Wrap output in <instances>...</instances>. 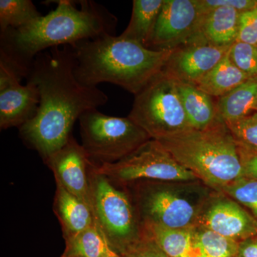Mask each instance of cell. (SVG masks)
I'll return each mask as SVG.
<instances>
[{
  "mask_svg": "<svg viewBox=\"0 0 257 257\" xmlns=\"http://www.w3.org/2000/svg\"><path fill=\"white\" fill-rule=\"evenodd\" d=\"M54 211L62 225L64 239L96 225L91 209L58 183Z\"/></svg>",
  "mask_w": 257,
  "mask_h": 257,
  "instance_id": "cell-15",
  "label": "cell"
},
{
  "mask_svg": "<svg viewBox=\"0 0 257 257\" xmlns=\"http://www.w3.org/2000/svg\"><path fill=\"white\" fill-rule=\"evenodd\" d=\"M257 103V78H249L216 101L219 116L225 123L251 114Z\"/></svg>",
  "mask_w": 257,
  "mask_h": 257,
  "instance_id": "cell-20",
  "label": "cell"
},
{
  "mask_svg": "<svg viewBox=\"0 0 257 257\" xmlns=\"http://www.w3.org/2000/svg\"><path fill=\"white\" fill-rule=\"evenodd\" d=\"M77 80L87 87L116 84L136 95L163 70L172 50H153L133 40L104 35L74 45Z\"/></svg>",
  "mask_w": 257,
  "mask_h": 257,
  "instance_id": "cell-3",
  "label": "cell"
},
{
  "mask_svg": "<svg viewBox=\"0 0 257 257\" xmlns=\"http://www.w3.org/2000/svg\"><path fill=\"white\" fill-rule=\"evenodd\" d=\"M239 147L242 177L257 181V151Z\"/></svg>",
  "mask_w": 257,
  "mask_h": 257,
  "instance_id": "cell-31",
  "label": "cell"
},
{
  "mask_svg": "<svg viewBox=\"0 0 257 257\" xmlns=\"http://www.w3.org/2000/svg\"><path fill=\"white\" fill-rule=\"evenodd\" d=\"M229 49L214 46L205 40L193 42L172 50L162 72L176 82L195 85Z\"/></svg>",
  "mask_w": 257,
  "mask_h": 257,
  "instance_id": "cell-13",
  "label": "cell"
},
{
  "mask_svg": "<svg viewBox=\"0 0 257 257\" xmlns=\"http://www.w3.org/2000/svg\"><path fill=\"white\" fill-rule=\"evenodd\" d=\"M196 226L241 242L257 235V220L234 201H216L201 213Z\"/></svg>",
  "mask_w": 257,
  "mask_h": 257,
  "instance_id": "cell-14",
  "label": "cell"
},
{
  "mask_svg": "<svg viewBox=\"0 0 257 257\" xmlns=\"http://www.w3.org/2000/svg\"><path fill=\"white\" fill-rule=\"evenodd\" d=\"M164 3L165 0H134L131 20L119 36L148 48Z\"/></svg>",
  "mask_w": 257,
  "mask_h": 257,
  "instance_id": "cell-18",
  "label": "cell"
},
{
  "mask_svg": "<svg viewBox=\"0 0 257 257\" xmlns=\"http://www.w3.org/2000/svg\"><path fill=\"white\" fill-rule=\"evenodd\" d=\"M53 172L56 183L80 199L94 216L89 174L94 165L73 137L62 148L45 160Z\"/></svg>",
  "mask_w": 257,
  "mask_h": 257,
  "instance_id": "cell-12",
  "label": "cell"
},
{
  "mask_svg": "<svg viewBox=\"0 0 257 257\" xmlns=\"http://www.w3.org/2000/svg\"><path fill=\"white\" fill-rule=\"evenodd\" d=\"M28 69L0 52V127H21L36 116L40 103L38 88L28 81Z\"/></svg>",
  "mask_w": 257,
  "mask_h": 257,
  "instance_id": "cell-10",
  "label": "cell"
},
{
  "mask_svg": "<svg viewBox=\"0 0 257 257\" xmlns=\"http://www.w3.org/2000/svg\"><path fill=\"white\" fill-rule=\"evenodd\" d=\"M105 257H121L120 256H105Z\"/></svg>",
  "mask_w": 257,
  "mask_h": 257,
  "instance_id": "cell-34",
  "label": "cell"
},
{
  "mask_svg": "<svg viewBox=\"0 0 257 257\" xmlns=\"http://www.w3.org/2000/svg\"><path fill=\"white\" fill-rule=\"evenodd\" d=\"M65 248L61 257L119 256L111 248L96 225L65 238Z\"/></svg>",
  "mask_w": 257,
  "mask_h": 257,
  "instance_id": "cell-22",
  "label": "cell"
},
{
  "mask_svg": "<svg viewBox=\"0 0 257 257\" xmlns=\"http://www.w3.org/2000/svg\"><path fill=\"white\" fill-rule=\"evenodd\" d=\"M123 257H169L159 246L156 241L145 232V236L127 253Z\"/></svg>",
  "mask_w": 257,
  "mask_h": 257,
  "instance_id": "cell-30",
  "label": "cell"
},
{
  "mask_svg": "<svg viewBox=\"0 0 257 257\" xmlns=\"http://www.w3.org/2000/svg\"><path fill=\"white\" fill-rule=\"evenodd\" d=\"M143 224L145 232L169 257H197L193 244L194 227L171 229L157 224Z\"/></svg>",
  "mask_w": 257,
  "mask_h": 257,
  "instance_id": "cell-21",
  "label": "cell"
},
{
  "mask_svg": "<svg viewBox=\"0 0 257 257\" xmlns=\"http://www.w3.org/2000/svg\"><path fill=\"white\" fill-rule=\"evenodd\" d=\"M236 257H257V237L254 236L239 242Z\"/></svg>",
  "mask_w": 257,
  "mask_h": 257,
  "instance_id": "cell-32",
  "label": "cell"
},
{
  "mask_svg": "<svg viewBox=\"0 0 257 257\" xmlns=\"http://www.w3.org/2000/svg\"><path fill=\"white\" fill-rule=\"evenodd\" d=\"M236 42L257 46V8L240 15Z\"/></svg>",
  "mask_w": 257,
  "mask_h": 257,
  "instance_id": "cell-28",
  "label": "cell"
},
{
  "mask_svg": "<svg viewBox=\"0 0 257 257\" xmlns=\"http://www.w3.org/2000/svg\"><path fill=\"white\" fill-rule=\"evenodd\" d=\"M138 206L142 223L171 229L195 227L201 211L181 191L166 184L148 182L138 188Z\"/></svg>",
  "mask_w": 257,
  "mask_h": 257,
  "instance_id": "cell-9",
  "label": "cell"
},
{
  "mask_svg": "<svg viewBox=\"0 0 257 257\" xmlns=\"http://www.w3.org/2000/svg\"><path fill=\"white\" fill-rule=\"evenodd\" d=\"M226 124L238 146L257 151V111Z\"/></svg>",
  "mask_w": 257,
  "mask_h": 257,
  "instance_id": "cell-25",
  "label": "cell"
},
{
  "mask_svg": "<svg viewBox=\"0 0 257 257\" xmlns=\"http://www.w3.org/2000/svg\"><path fill=\"white\" fill-rule=\"evenodd\" d=\"M42 16L30 0H1L0 33L28 26Z\"/></svg>",
  "mask_w": 257,
  "mask_h": 257,
  "instance_id": "cell-24",
  "label": "cell"
},
{
  "mask_svg": "<svg viewBox=\"0 0 257 257\" xmlns=\"http://www.w3.org/2000/svg\"><path fill=\"white\" fill-rule=\"evenodd\" d=\"M241 13L230 8H219L204 15L202 35L214 46L231 47L237 40Z\"/></svg>",
  "mask_w": 257,
  "mask_h": 257,
  "instance_id": "cell-17",
  "label": "cell"
},
{
  "mask_svg": "<svg viewBox=\"0 0 257 257\" xmlns=\"http://www.w3.org/2000/svg\"><path fill=\"white\" fill-rule=\"evenodd\" d=\"M248 79L249 77L231 60L228 51L219 63L194 86L212 97L219 99Z\"/></svg>",
  "mask_w": 257,
  "mask_h": 257,
  "instance_id": "cell-19",
  "label": "cell"
},
{
  "mask_svg": "<svg viewBox=\"0 0 257 257\" xmlns=\"http://www.w3.org/2000/svg\"><path fill=\"white\" fill-rule=\"evenodd\" d=\"M221 192L248 208L257 218V181L241 177Z\"/></svg>",
  "mask_w": 257,
  "mask_h": 257,
  "instance_id": "cell-26",
  "label": "cell"
},
{
  "mask_svg": "<svg viewBox=\"0 0 257 257\" xmlns=\"http://www.w3.org/2000/svg\"><path fill=\"white\" fill-rule=\"evenodd\" d=\"M184 168L218 192L242 177L239 147L222 119L157 140Z\"/></svg>",
  "mask_w": 257,
  "mask_h": 257,
  "instance_id": "cell-4",
  "label": "cell"
},
{
  "mask_svg": "<svg viewBox=\"0 0 257 257\" xmlns=\"http://www.w3.org/2000/svg\"><path fill=\"white\" fill-rule=\"evenodd\" d=\"M176 82V81H175ZM179 96L191 126L194 130H205L222 119L212 96L193 84L176 82Z\"/></svg>",
  "mask_w": 257,
  "mask_h": 257,
  "instance_id": "cell-16",
  "label": "cell"
},
{
  "mask_svg": "<svg viewBox=\"0 0 257 257\" xmlns=\"http://www.w3.org/2000/svg\"><path fill=\"white\" fill-rule=\"evenodd\" d=\"M197 3L204 15L219 8H234L241 13L257 8V0H197Z\"/></svg>",
  "mask_w": 257,
  "mask_h": 257,
  "instance_id": "cell-29",
  "label": "cell"
},
{
  "mask_svg": "<svg viewBox=\"0 0 257 257\" xmlns=\"http://www.w3.org/2000/svg\"><path fill=\"white\" fill-rule=\"evenodd\" d=\"M128 117L152 140H160L192 128L177 83L162 71L135 96Z\"/></svg>",
  "mask_w": 257,
  "mask_h": 257,
  "instance_id": "cell-6",
  "label": "cell"
},
{
  "mask_svg": "<svg viewBox=\"0 0 257 257\" xmlns=\"http://www.w3.org/2000/svg\"><path fill=\"white\" fill-rule=\"evenodd\" d=\"M193 244L197 257H236L239 242L211 230L195 226Z\"/></svg>",
  "mask_w": 257,
  "mask_h": 257,
  "instance_id": "cell-23",
  "label": "cell"
},
{
  "mask_svg": "<svg viewBox=\"0 0 257 257\" xmlns=\"http://www.w3.org/2000/svg\"><path fill=\"white\" fill-rule=\"evenodd\" d=\"M94 170L114 184L145 180L189 182L198 179L193 172L177 162L158 141L152 139L119 162L95 165Z\"/></svg>",
  "mask_w": 257,
  "mask_h": 257,
  "instance_id": "cell-8",
  "label": "cell"
},
{
  "mask_svg": "<svg viewBox=\"0 0 257 257\" xmlns=\"http://www.w3.org/2000/svg\"><path fill=\"white\" fill-rule=\"evenodd\" d=\"M235 65L249 78H257V46L236 42L229 50Z\"/></svg>",
  "mask_w": 257,
  "mask_h": 257,
  "instance_id": "cell-27",
  "label": "cell"
},
{
  "mask_svg": "<svg viewBox=\"0 0 257 257\" xmlns=\"http://www.w3.org/2000/svg\"><path fill=\"white\" fill-rule=\"evenodd\" d=\"M82 146L93 163H114L136 151L152 140L133 120L101 113L85 111L79 117Z\"/></svg>",
  "mask_w": 257,
  "mask_h": 257,
  "instance_id": "cell-7",
  "label": "cell"
},
{
  "mask_svg": "<svg viewBox=\"0 0 257 257\" xmlns=\"http://www.w3.org/2000/svg\"><path fill=\"white\" fill-rule=\"evenodd\" d=\"M57 8L28 26L0 33V52L30 71L34 59L47 49L70 45L104 35H115L118 20L91 0L57 1Z\"/></svg>",
  "mask_w": 257,
  "mask_h": 257,
  "instance_id": "cell-2",
  "label": "cell"
},
{
  "mask_svg": "<svg viewBox=\"0 0 257 257\" xmlns=\"http://www.w3.org/2000/svg\"><path fill=\"white\" fill-rule=\"evenodd\" d=\"M94 166L89 181L96 224L111 248L123 257L143 239V224L126 193L105 176L96 173Z\"/></svg>",
  "mask_w": 257,
  "mask_h": 257,
  "instance_id": "cell-5",
  "label": "cell"
},
{
  "mask_svg": "<svg viewBox=\"0 0 257 257\" xmlns=\"http://www.w3.org/2000/svg\"><path fill=\"white\" fill-rule=\"evenodd\" d=\"M204 15L197 0H165L148 48L174 50L205 40L202 35Z\"/></svg>",
  "mask_w": 257,
  "mask_h": 257,
  "instance_id": "cell-11",
  "label": "cell"
},
{
  "mask_svg": "<svg viewBox=\"0 0 257 257\" xmlns=\"http://www.w3.org/2000/svg\"><path fill=\"white\" fill-rule=\"evenodd\" d=\"M254 111H257V103H256V106H255V107H254Z\"/></svg>",
  "mask_w": 257,
  "mask_h": 257,
  "instance_id": "cell-33",
  "label": "cell"
},
{
  "mask_svg": "<svg viewBox=\"0 0 257 257\" xmlns=\"http://www.w3.org/2000/svg\"><path fill=\"white\" fill-rule=\"evenodd\" d=\"M76 65L74 47L64 45L39 53L30 67L27 79L38 88L40 106L36 116L20 128V135L44 160L67 143L74 123L85 111L109 99L97 87L77 80Z\"/></svg>",
  "mask_w": 257,
  "mask_h": 257,
  "instance_id": "cell-1",
  "label": "cell"
}]
</instances>
